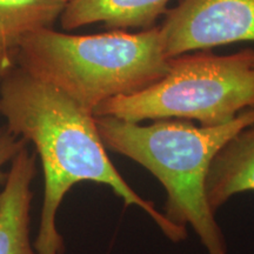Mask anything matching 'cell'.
Here are the masks:
<instances>
[{"label":"cell","instance_id":"1","mask_svg":"<svg viewBox=\"0 0 254 254\" xmlns=\"http://www.w3.org/2000/svg\"><path fill=\"white\" fill-rule=\"evenodd\" d=\"M0 116L6 127L33 144L44 173V201L33 247L37 254H63L57 214L64 198L82 182L110 187L126 207L150 217L172 243L187 238L153 202L142 198L118 172L106 152L95 117L58 88L15 66L0 84Z\"/></svg>","mask_w":254,"mask_h":254},{"label":"cell","instance_id":"2","mask_svg":"<svg viewBox=\"0 0 254 254\" xmlns=\"http://www.w3.org/2000/svg\"><path fill=\"white\" fill-rule=\"evenodd\" d=\"M148 125L95 117L105 147L147 170L166 190L164 214L177 226H190L207 254H230L206 195L208 168L221 147L254 123V109L220 126H195L182 119Z\"/></svg>","mask_w":254,"mask_h":254},{"label":"cell","instance_id":"3","mask_svg":"<svg viewBox=\"0 0 254 254\" xmlns=\"http://www.w3.org/2000/svg\"><path fill=\"white\" fill-rule=\"evenodd\" d=\"M160 28L72 36L45 28L17 49V64L41 81L93 111L112 98L135 93L168 71Z\"/></svg>","mask_w":254,"mask_h":254},{"label":"cell","instance_id":"4","mask_svg":"<svg viewBox=\"0 0 254 254\" xmlns=\"http://www.w3.org/2000/svg\"><path fill=\"white\" fill-rule=\"evenodd\" d=\"M160 80L135 93L100 104L94 117L131 123L145 120H195L220 126L254 109V50L233 55H183L168 60Z\"/></svg>","mask_w":254,"mask_h":254},{"label":"cell","instance_id":"5","mask_svg":"<svg viewBox=\"0 0 254 254\" xmlns=\"http://www.w3.org/2000/svg\"><path fill=\"white\" fill-rule=\"evenodd\" d=\"M159 28L167 59L254 41V0H182Z\"/></svg>","mask_w":254,"mask_h":254},{"label":"cell","instance_id":"6","mask_svg":"<svg viewBox=\"0 0 254 254\" xmlns=\"http://www.w3.org/2000/svg\"><path fill=\"white\" fill-rule=\"evenodd\" d=\"M36 174V153L26 146L11 161L0 193V254H37L30 240L31 184Z\"/></svg>","mask_w":254,"mask_h":254},{"label":"cell","instance_id":"7","mask_svg":"<svg viewBox=\"0 0 254 254\" xmlns=\"http://www.w3.org/2000/svg\"><path fill=\"white\" fill-rule=\"evenodd\" d=\"M244 192H254V123L222 146L206 178V195L214 213Z\"/></svg>","mask_w":254,"mask_h":254},{"label":"cell","instance_id":"8","mask_svg":"<svg viewBox=\"0 0 254 254\" xmlns=\"http://www.w3.org/2000/svg\"><path fill=\"white\" fill-rule=\"evenodd\" d=\"M171 0H67L60 15L64 30L104 24L113 31L153 27Z\"/></svg>","mask_w":254,"mask_h":254},{"label":"cell","instance_id":"9","mask_svg":"<svg viewBox=\"0 0 254 254\" xmlns=\"http://www.w3.org/2000/svg\"><path fill=\"white\" fill-rule=\"evenodd\" d=\"M67 0H0V51H17L25 38L52 28Z\"/></svg>","mask_w":254,"mask_h":254},{"label":"cell","instance_id":"10","mask_svg":"<svg viewBox=\"0 0 254 254\" xmlns=\"http://www.w3.org/2000/svg\"><path fill=\"white\" fill-rule=\"evenodd\" d=\"M26 146L27 142L23 138H19L6 126L0 128V185H4L7 177L2 168Z\"/></svg>","mask_w":254,"mask_h":254},{"label":"cell","instance_id":"11","mask_svg":"<svg viewBox=\"0 0 254 254\" xmlns=\"http://www.w3.org/2000/svg\"><path fill=\"white\" fill-rule=\"evenodd\" d=\"M17 65V51H0V84Z\"/></svg>","mask_w":254,"mask_h":254}]
</instances>
